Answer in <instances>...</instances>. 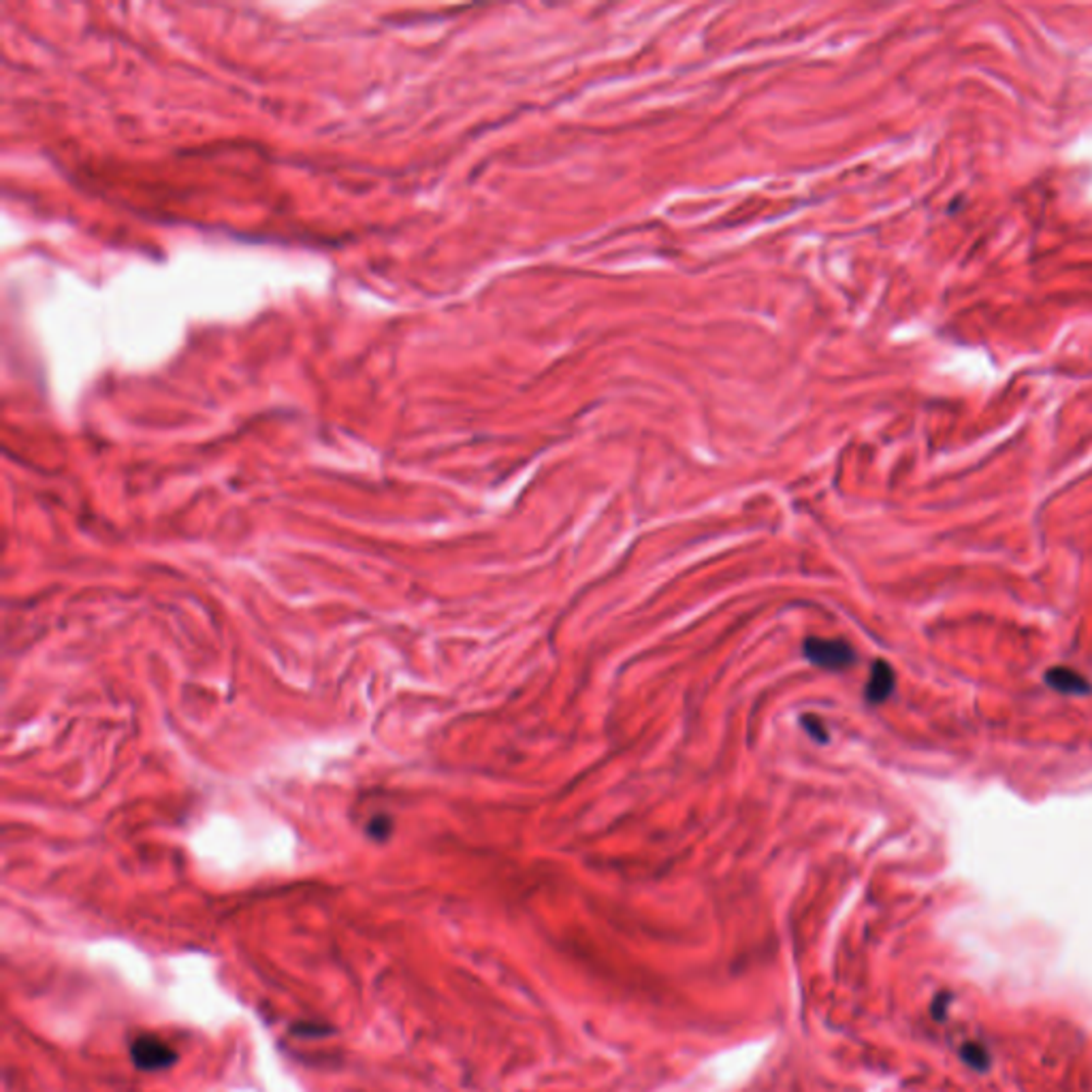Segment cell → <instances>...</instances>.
<instances>
[{"label": "cell", "mask_w": 1092, "mask_h": 1092, "mask_svg": "<svg viewBox=\"0 0 1092 1092\" xmlns=\"http://www.w3.org/2000/svg\"><path fill=\"white\" fill-rule=\"evenodd\" d=\"M963 1056H965V1059H967V1063H971V1065H973V1067H979V1065H977V1061H979V1059H983V1061H986V1054H983V1052H979V1050H977L975 1046H973V1048H971V1046H969V1048H967V1050L963 1052Z\"/></svg>", "instance_id": "6"}, {"label": "cell", "mask_w": 1092, "mask_h": 1092, "mask_svg": "<svg viewBox=\"0 0 1092 1092\" xmlns=\"http://www.w3.org/2000/svg\"><path fill=\"white\" fill-rule=\"evenodd\" d=\"M800 724L805 726V730L809 732V735H811L815 740H820V742H826V740H828V732L824 730L822 722H820V719L815 717V715H802V717H800Z\"/></svg>", "instance_id": "5"}, {"label": "cell", "mask_w": 1092, "mask_h": 1092, "mask_svg": "<svg viewBox=\"0 0 1092 1092\" xmlns=\"http://www.w3.org/2000/svg\"><path fill=\"white\" fill-rule=\"evenodd\" d=\"M1046 683L1059 693L1067 695H1086L1090 691V683L1071 668H1050L1046 675Z\"/></svg>", "instance_id": "4"}, {"label": "cell", "mask_w": 1092, "mask_h": 1092, "mask_svg": "<svg viewBox=\"0 0 1092 1092\" xmlns=\"http://www.w3.org/2000/svg\"><path fill=\"white\" fill-rule=\"evenodd\" d=\"M896 686V677H894V670L892 666L883 662V659H878V662L873 664L871 668V677L867 681V689H864V695H867V700L871 704H881L887 698H890L892 691Z\"/></svg>", "instance_id": "3"}, {"label": "cell", "mask_w": 1092, "mask_h": 1092, "mask_svg": "<svg viewBox=\"0 0 1092 1092\" xmlns=\"http://www.w3.org/2000/svg\"><path fill=\"white\" fill-rule=\"evenodd\" d=\"M130 1059H133L139 1071L159 1073L169 1069V1067L175 1063L177 1054L169 1043H165L161 1037L141 1035L133 1041V1046H130Z\"/></svg>", "instance_id": "2"}, {"label": "cell", "mask_w": 1092, "mask_h": 1092, "mask_svg": "<svg viewBox=\"0 0 1092 1092\" xmlns=\"http://www.w3.org/2000/svg\"><path fill=\"white\" fill-rule=\"evenodd\" d=\"M802 651H805V657L813 666L824 670L841 672L856 664L854 646L845 641H826L818 639V636H811L802 644Z\"/></svg>", "instance_id": "1"}]
</instances>
